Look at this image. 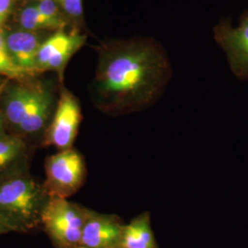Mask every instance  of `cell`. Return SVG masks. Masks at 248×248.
<instances>
[{"label":"cell","mask_w":248,"mask_h":248,"mask_svg":"<svg viewBox=\"0 0 248 248\" xmlns=\"http://www.w3.org/2000/svg\"><path fill=\"white\" fill-rule=\"evenodd\" d=\"M81 121L79 101L71 92L62 89L53 122L45 134V145H52L60 151L71 149Z\"/></svg>","instance_id":"obj_6"},{"label":"cell","mask_w":248,"mask_h":248,"mask_svg":"<svg viewBox=\"0 0 248 248\" xmlns=\"http://www.w3.org/2000/svg\"><path fill=\"white\" fill-rule=\"evenodd\" d=\"M9 232L1 222H0V234H2V233H5V232Z\"/></svg>","instance_id":"obj_19"},{"label":"cell","mask_w":248,"mask_h":248,"mask_svg":"<svg viewBox=\"0 0 248 248\" xmlns=\"http://www.w3.org/2000/svg\"><path fill=\"white\" fill-rule=\"evenodd\" d=\"M49 196L31 177L12 176L0 181V222L10 232H28L41 225Z\"/></svg>","instance_id":"obj_2"},{"label":"cell","mask_w":248,"mask_h":248,"mask_svg":"<svg viewBox=\"0 0 248 248\" xmlns=\"http://www.w3.org/2000/svg\"><path fill=\"white\" fill-rule=\"evenodd\" d=\"M9 54L19 70L24 73L36 71L37 56L40 49L39 37L31 31H15L6 39Z\"/></svg>","instance_id":"obj_8"},{"label":"cell","mask_w":248,"mask_h":248,"mask_svg":"<svg viewBox=\"0 0 248 248\" xmlns=\"http://www.w3.org/2000/svg\"><path fill=\"white\" fill-rule=\"evenodd\" d=\"M12 0H0V25H2L9 16Z\"/></svg>","instance_id":"obj_18"},{"label":"cell","mask_w":248,"mask_h":248,"mask_svg":"<svg viewBox=\"0 0 248 248\" xmlns=\"http://www.w3.org/2000/svg\"><path fill=\"white\" fill-rule=\"evenodd\" d=\"M213 38L225 53L231 71L242 81H248V12L237 26L230 18H222L213 28Z\"/></svg>","instance_id":"obj_5"},{"label":"cell","mask_w":248,"mask_h":248,"mask_svg":"<svg viewBox=\"0 0 248 248\" xmlns=\"http://www.w3.org/2000/svg\"><path fill=\"white\" fill-rule=\"evenodd\" d=\"M0 74H4L10 77L20 76L23 73L19 70L14 63L7 47L6 40L0 33Z\"/></svg>","instance_id":"obj_16"},{"label":"cell","mask_w":248,"mask_h":248,"mask_svg":"<svg viewBox=\"0 0 248 248\" xmlns=\"http://www.w3.org/2000/svg\"><path fill=\"white\" fill-rule=\"evenodd\" d=\"M51 95L44 88L35 87V91L27 115L19 126L23 133H34L41 131L50 115Z\"/></svg>","instance_id":"obj_10"},{"label":"cell","mask_w":248,"mask_h":248,"mask_svg":"<svg viewBox=\"0 0 248 248\" xmlns=\"http://www.w3.org/2000/svg\"><path fill=\"white\" fill-rule=\"evenodd\" d=\"M84 248V247H82V246H77V247H74V248Z\"/></svg>","instance_id":"obj_21"},{"label":"cell","mask_w":248,"mask_h":248,"mask_svg":"<svg viewBox=\"0 0 248 248\" xmlns=\"http://www.w3.org/2000/svg\"><path fill=\"white\" fill-rule=\"evenodd\" d=\"M124 224L117 215L89 210L79 246L86 248H121Z\"/></svg>","instance_id":"obj_7"},{"label":"cell","mask_w":248,"mask_h":248,"mask_svg":"<svg viewBox=\"0 0 248 248\" xmlns=\"http://www.w3.org/2000/svg\"><path fill=\"white\" fill-rule=\"evenodd\" d=\"M39 1H41V0H39Z\"/></svg>","instance_id":"obj_22"},{"label":"cell","mask_w":248,"mask_h":248,"mask_svg":"<svg viewBox=\"0 0 248 248\" xmlns=\"http://www.w3.org/2000/svg\"><path fill=\"white\" fill-rule=\"evenodd\" d=\"M89 209L66 199L49 197L41 216V224L55 248L79 246Z\"/></svg>","instance_id":"obj_3"},{"label":"cell","mask_w":248,"mask_h":248,"mask_svg":"<svg viewBox=\"0 0 248 248\" xmlns=\"http://www.w3.org/2000/svg\"><path fill=\"white\" fill-rule=\"evenodd\" d=\"M64 12L73 19H80L83 16L82 0H61L59 3Z\"/></svg>","instance_id":"obj_17"},{"label":"cell","mask_w":248,"mask_h":248,"mask_svg":"<svg viewBox=\"0 0 248 248\" xmlns=\"http://www.w3.org/2000/svg\"><path fill=\"white\" fill-rule=\"evenodd\" d=\"M35 88L15 86L9 90L5 112L9 123L19 128L32 101Z\"/></svg>","instance_id":"obj_11"},{"label":"cell","mask_w":248,"mask_h":248,"mask_svg":"<svg viewBox=\"0 0 248 248\" xmlns=\"http://www.w3.org/2000/svg\"><path fill=\"white\" fill-rule=\"evenodd\" d=\"M172 73L168 53L153 38L109 44L102 49L94 81L98 105L115 115L145 110L163 96Z\"/></svg>","instance_id":"obj_1"},{"label":"cell","mask_w":248,"mask_h":248,"mask_svg":"<svg viewBox=\"0 0 248 248\" xmlns=\"http://www.w3.org/2000/svg\"><path fill=\"white\" fill-rule=\"evenodd\" d=\"M2 130H3V124H2V121L0 119V135H1V133H2Z\"/></svg>","instance_id":"obj_20"},{"label":"cell","mask_w":248,"mask_h":248,"mask_svg":"<svg viewBox=\"0 0 248 248\" xmlns=\"http://www.w3.org/2000/svg\"><path fill=\"white\" fill-rule=\"evenodd\" d=\"M121 248H159L152 228L149 212L140 213L124 224Z\"/></svg>","instance_id":"obj_9"},{"label":"cell","mask_w":248,"mask_h":248,"mask_svg":"<svg viewBox=\"0 0 248 248\" xmlns=\"http://www.w3.org/2000/svg\"><path fill=\"white\" fill-rule=\"evenodd\" d=\"M22 140L16 136H0V169L9 167L24 151Z\"/></svg>","instance_id":"obj_13"},{"label":"cell","mask_w":248,"mask_h":248,"mask_svg":"<svg viewBox=\"0 0 248 248\" xmlns=\"http://www.w3.org/2000/svg\"><path fill=\"white\" fill-rule=\"evenodd\" d=\"M36 6L45 18L54 23L59 31H62V28L66 25L59 11L56 0H41Z\"/></svg>","instance_id":"obj_15"},{"label":"cell","mask_w":248,"mask_h":248,"mask_svg":"<svg viewBox=\"0 0 248 248\" xmlns=\"http://www.w3.org/2000/svg\"><path fill=\"white\" fill-rule=\"evenodd\" d=\"M18 21L22 28L28 31L42 30L46 28L58 29L56 25L45 18V16L37 9V6H29L23 9L20 14Z\"/></svg>","instance_id":"obj_14"},{"label":"cell","mask_w":248,"mask_h":248,"mask_svg":"<svg viewBox=\"0 0 248 248\" xmlns=\"http://www.w3.org/2000/svg\"><path fill=\"white\" fill-rule=\"evenodd\" d=\"M79 33L78 30H74L69 33H66L62 31H58L56 33L48 38L40 46L37 56L36 70L44 71L45 65L53 56L58 52H60L66 45L72 43Z\"/></svg>","instance_id":"obj_12"},{"label":"cell","mask_w":248,"mask_h":248,"mask_svg":"<svg viewBox=\"0 0 248 248\" xmlns=\"http://www.w3.org/2000/svg\"><path fill=\"white\" fill-rule=\"evenodd\" d=\"M45 190L49 197L67 199L83 186L87 169L84 157L75 149L60 151L45 160Z\"/></svg>","instance_id":"obj_4"}]
</instances>
